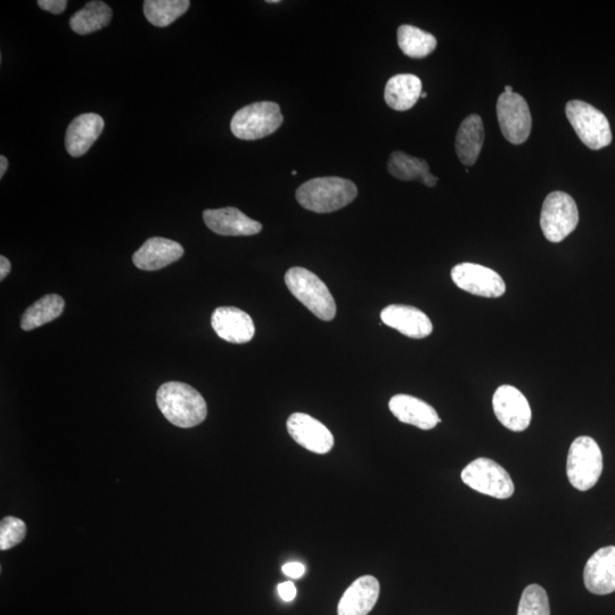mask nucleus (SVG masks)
Listing matches in <instances>:
<instances>
[{"label": "nucleus", "instance_id": "1", "mask_svg": "<svg viewBox=\"0 0 615 615\" xmlns=\"http://www.w3.org/2000/svg\"><path fill=\"white\" fill-rule=\"evenodd\" d=\"M157 403L163 416L182 429L194 428L208 415L207 403L201 393L182 382L161 385L157 393Z\"/></svg>", "mask_w": 615, "mask_h": 615}, {"label": "nucleus", "instance_id": "2", "mask_svg": "<svg viewBox=\"0 0 615 615\" xmlns=\"http://www.w3.org/2000/svg\"><path fill=\"white\" fill-rule=\"evenodd\" d=\"M358 188L341 177H319L308 180L297 191L302 208L316 213H330L347 207L357 198Z\"/></svg>", "mask_w": 615, "mask_h": 615}, {"label": "nucleus", "instance_id": "3", "mask_svg": "<svg viewBox=\"0 0 615 615\" xmlns=\"http://www.w3.org/2000/svg\"><path fill=\"white\" fill-rule=\"evenodd\" d=\"M287 289L303 306L322 321L330 322L336 315V303L325 283L310 270L293 267L285 275Z\"/></svg>", "mask_w": 615, "mask_h": 615}, {"label": "nucleus", "instance_id": "4", "mask_svg": "<svg viewBox=\"0 0 615 615\" xmlns=\"http://www.w3.org/2000/svg\"><path fill=\"white\" fill-rule=\"evenodd\" d=\"M284 119L280 105L274 102H258L237 111L231 122L235 137L242 141H257L273 135L280 129Z\"/></svg>", "mask_w": 615, "mask_h": 615}, {"label": "nucleus", "instance_id": "5", "mask_svg": "<svg viewBox=\"0 0 615 615\" xmlns=\"http://www.w3.org/2000/svg\"><path fill=\"white\" fill-rule=\"evenodd\" d=\"M603 472L600 446L590 437H579L572 442L568 454L567 473L571 486L587 491L592 489Z\"/></svg>", "mask_w": 615, "mask_h": 615}, {"label": "nucleus", "instance_id": "6", "mask_svg": "<svg viewBox=\"0 0 615 615\" xmlns=\"http://www.w3.org/2000/svg\"><path fill=\"white\" fill-rule=\"evenodd\" d=\"M565 114L580 141L590 150H601L612 143L610 122L604 114L582 101H570Z\"/></svg>", "mask_w": 615, "mask_h": 615}, {"label": "nucleus", "instance_id": "7", "mask_svg": "<svg viewBox=\"0 0 615 615\" xmlns=\"http://www.w3.org/2000/svg\"><path fill=\"white\" fill-rule=\"evenodd\" d=\"M579 211L576 201L564 192H553L544 201L540 227L549 242L560 243L577 228Z\"/></svg>", "mask_w": 615, "mask_h": 615}, {"label": "nucleus", "instance_id": "8", "mask_svg": "<svg viewBox=\"0 0 615 615\" xmlns=\"http://www.w3.org/2000/svg\"><path fill=\"white\" fill-rule=\"evenodd\" d=\"M462 480L466 486L480 494L497 499H507L514 494V483L510 474L489 458H478L465 467Z\"/></svg>", "mask_w": 615, "mask_h": 615}, {"label": "nucleus", "instance_id": "9", "mask_svg": "<svg viewBox=\"0 0 615 615\" xmlns=\"http://www.w3.org/2000/svg\"><path fill=\"white\" fill-rule=\"evenodd\" d=\"M497 117L500 130L508 142L521 145L531 134L532 118L529 105L515 93H503L497 102Z\"/></svg>", "mask_w": 615, "mask_h": 615}, {"label": "nucleus", "instance_id": "10", "mask_svg": "<svg viewBox=\"0 0 615 615\" xmlns=\"http://www.w3.org/2000/svg\"><path fill=\"white\" fill-rule=\"evenodd\" d=\"M451 278L459 289L477 297L500 298L506 292L502 276L495 270L471 262L455 266L451 270Z\"/></svg>", "mask_w": 615, "mask_h": 615}, {"label": "nucleus", "instance_id": "11", "mask_svg": "<svg viewBox=\"0 0 615 615\" xmlns=\"http://www.w3.org/2000/svg\"><path fill=\"white\" fill-rule=\"evenodd\" d=\"M492 406L497 420L506 429L513 432H522L529 428L531 423V408L523 393L512 385L499 387L492 399Z\"/></svg>", "mask_w": 615, "mask_h": 615}, {"label": "nucleus", "instance_id": "12", "mask_svg": "<svg viewBox=\"0 0 615 615\" xmlns=\"http://www.w3.org/2000/svg\"><path fill=\"white\" fill-rule=\"evenodd\" d=\"M286 426L292 439L311 453L324 455L330 453L334 447L332 432L310 415L292 414Z\"/></svg>", "mask_w": 615, "mask_h": 615}, {"label": "nucleus", "instance_id": "13", "mask_svg": "<svg viewBox=\"0 0 615 615\" xmlns=\"http://www.w3.org/2000/svg\"><path fill=\"white\" fill-rule=\"evenodd\" d=\"M213 330L219 338L235 344L248 343L254 338L256 327L251 316L235 307H219L211 317Z\"/></svg>", "mask_w": 615, "mask_h": 615}, {"label": "nucleus", "instance_id": "14", "mask_svg": "<svg viewBox=\"0 0 615 615\" xmlns=\"http://www.w3.org/2000/svg\"><path fill=\"white\" fill-rule=\"evenodd\" d=\"M205 225L213 233L223 236H252L262 231L259 221L236 208L209 209L203 212Z\"/></svg>", "mask_w": 615, "mask_h": 615}, {"label": "nucleus", "instance_id": "15", "mask_svg": "<svg viewBox=\"0 0 615 615\" xmlns=\"http://www.w3.org/2000/svg\"><path fill=\"white\" fill-rule=\"evenodd\" d=\"M381 319L385 325L412 339L428 338L433 331L431 319L415 307L403 305L385 307Z\"/></svg>", "mask_w": 615, "mask_h": 615}, {"label": "nucleus", "instance_id": "16", "mask_svg": "<svg viewBox=\"0 0 615 615\" xmlns=\"http://www.w3.org/2000/svg\"><path fill=\"white\" fill-rule=\"evenodd\" d=\"M586 588L595 595H609L615 592V546L601 549L590 557L585 571Z\"/></svg>", "mask_w": 615, "mask_h": 615}, {"label": "nucleus", "instance_id": "17", "mask_svg": "<svg viewBox=\"0 0 615 615\" xmlns=\"http://www.w3.org/2000/svg\"><path fill=\"white\" fill-rule=\"evenodd\" d=\"M184 256V248L178 242L152 237L133 256L134 265L146 272L167 267Z\"/></svg>", "mask_w": 615, "mask_h": 615}, {"label": "nucleus", "instance_id": "18", "mask_svg": "<svg viewBox=\"0 0 615 615\" xmlns=\"http://www.w3.org/2000/svg\"><path fill=\"white\" fill-rule=\"evenodd\" d=\"M104 126L103 118L96 113L80 114L73 120L65 135V147L71 157L86 154L103 133Z\"/></svg>", "mask_w": 615, "mask_h": 615}, {"label": "nucleus", "instance_id": "19", "mask_svg": "<svg viewBox=\"0 0 615 615\" xmlns=\"http://www.w3.org/2000/svg\"><path fill=\"white\" fill-rule=\"evenodd\" d=\"M380 582L373 576L358 578L343 594L338 615H367L380 596Z\"/></svg>", "mask_w": 615, "mask_h": 615}, {"label": "nucleus", "instance_id": "20", "mask_svg": "<svg viewBox=\"0 0 615 615\" xmlns=\"http://www.w3.org/2000/svg\"><path fill=\"white\" fill-rule=\"evenodd\" d=\"M389 408L401 423L416 426L421 430H432L441 422L436 409L412 396L392 397Z\"/></svg>", "mask_w": 615, "mask_h": 615}, {"label": "nucleus", "instance_id": "21", "mask_svg": "<svg viewBox=\"0 0 615 615\" xmlns=\"http://www.w3.org/2000/svg\"><path fill=\"white\" fill-rule=\"evenodd\" d=\"M485 142V128L478 114H471L459 126L456 135L457 157L464 166H473L477 162Z\"/></svg>", "mask_w": 615, "mask_h": 615}, {"label": "nucleus", "instance_id": "22", "mask_svg": "<svg viewBox=\"0 0 615 615\" xmlns=\"http://www.w3.org/2000/svg\"><path fill=\"white\" fill-rule=\"evenodd\" d=\"M388 170L390 175L404 182H421L428 187L438 183V177L431 174L428 162L404 152L396 151L390 155Z\"/></svg>", "mask_w": 615, "mask_h": 615}, {"label": "nucleus", "instance_id": "23", "mask_svg": "<svg viewBox=\"0 0 615 615\" xmlns=\"http://www.w3.org/2000/svg\"><path fill=\"white\" fill-rule=\"evenodd\" d=\"M422 95V81L414 75L392 77L384 89V100L391 109L407 111L414 108Z\"/></svg>", "mask_w": 615, "mask_h": 615}, {"label": "nucleus", "instance_id": "24", "mask_svg": "<svg viewBox=\"0 0 615 615\" xmlns=\"http://www.w3.org/2000/svg\"><path fill=\"white\" fill-rule=\"evenodd\" d=\"M112 10L108 4L94 0L87 3L70 19V28L76 34L85 36L108 27L112 20Z\"/></svg>", "mask_w": 615, "mask_h": 615}, {"label": "nucleus", "instance_id": "25", "mask_svg": "<svg viewBox=\"0 0 615 615\" xmlns=\"http://www.w3.org/2000/svg\"><path fill=\"white\" fill-rule=\"evenodd\" d=\"M65 302L60 295L48 294L30 306L21 319L23 331H32L35 328L55 321L64 311Z\"/></svg>", "mask_w": 615, "mask_h": 615}, {"label": "nucleus", "instance_id": "26", "mask_svg": "<svg viewBox=\"0 0 615 615\" xmlns=\"http://www.w3.org/2000/svg\"><path fill=\"white\" fill-rule=\"evenodd\" d=\"M398 45L403 53L410 59H424L436 51L437 38L420 28L401 26L397 32Z\"/></svg>", "mask_w": 615, "mask_h": 615}, {"label": "nucleus", "instance_id": "27", "mask_svg": "<svg viewBox=\"0 0 615 615\" xmlns=\"http://www.w3.org/2000/svg\"><path fill=\"white\" fill-rule=\"evenodd\" d=\"M190 0H146L144 14L153 26L166 28L190 8Z\"/></svg>", "mask_w": 615, "mask_h": 615}, {"label": "nucleus", "instance_id": "28", "mask_svg": "<svg viewBox=\"0 0 615 615\" xmlns=\"http://www.w3.org/2000/svg\"><path fill=\"white\" fill-rule=\"evenodd\" d=\"M518 615H551L546 590L539 585H530L524 589Z\"/></svg>", "mask_w": 615, "mask_h": 615}, {"label": "nucleus", "instance_id": "29", "mask_svg": "<svg viewBox=\"0 0 615 615\" xmlns=\"http://www.w3.org/2000/svg\"><path fill=\"white\" fill-rule=\"evenodd\" d=\"M27 535V526L21 519L7 516L0 522V549L8 551L22 543Z\"/></svg>", "mask_w": 615, "mask_h": 615}, {"label": "nucleus", "instance_id": "30", "mask_svg": "<svg viewBox=\"0 0 615 615\" xmlns=\"http://www.w3.org/2000/svg\"><path fill=\"white\" fill-rule=\"evenodd\" d=\"M38 6L41 10L59 15L67 10L68 2L67 0H39Z\"/></svg>", "mask_w": 615, "mask_h": 615}, {"label": "nucleus", "instance_id": "31", "mask_svg": "<svg viewBox=\"0 0 615 615\" xmlns=\"http://www.w3.org/2000/svg\"><path fill=\"white\" fill-rule=\"evenodd\" d=\"M278 594H280L284 602H292L297 597V587L292 581H285L278 585Z\"/></svg>", "mask_w": 615, "mask_h": 615}, {"label": "nucleus", "instance_id": "32", "mask_svg": "<svg viewBox=\"0 0 615 615\" xmlns=\"http://www.w3.org/2000/svg\"><path fill=\"white\" fill-rule=\"evenodd\" d=\"M282 571L285 574V576L291 579H300L303 576V574H305L306 567L305 565L301 563L291 562V563L284 564Z\"/></svg>", "mask_w": 615, "mask_h": 615}, {"label": "nucleus", "instance_id": "33", "mask_svg": "<svg viewBox=\"0 0 615 615\" xmlns=\"http://www.w3.org/2000/svg\"><path fill=\"white\" fill-rule=\"evenodd\" d=\"M11 262L4 256L0 257V281H4L11 272Z\"/></svg>", "mask_w": 615, "mask_h": 615}, {"label": "nucleus", "instance_id": "34", "mask_svg": "<svg viewBox=\"0 0 615 615\" xmlns=\"http://www.w3.org/2000/svg\"><path fill=\"white\" fill-rule=\"evenodd\" d=\"M8 168V160L2 155L0 157V178H3Z\"/></svg>", "mask_w": 615, "mask_h": 615}, {"label": "nucleus", "instance_id": "35", "mask_svg": "<svg viewBox=\"0 0 615 615\" xmlns=\"http://www.w3.org/2000/svg\"><path fill=\"white\" fill-rule=\"evenodd\" d=\"M504 93H510V94H511V93H514V92H513V88H512L511 86H506V87H505V92H504Z\"/></svg>", "mask_w": 615, "mask_h": 615}, {"label": "nucleus", "instance_id": "36", "mask_svg": "<svg viewBox=\"0 0 615 615\" xmlns=\"http://www.w3.org/2000/svg\"><path fill=\"white\" fill-rule=\"evenodd\" d=\"M426 96H428V94H426V93H422V95H421L422 98H426Z\"/></svg>", "mask_w": 615, "mask_h": 615}, {"label": "nucleus", "instance_id": "37", "mask_svg": "<svg viewBox=\"0 0 615 615\" xmlns=\"http://www.w3.org/2000/svg\"><path fill=\"white\" fill-rule=\"evenodd\" d=\"M297 174H298V172H297V171H295V170H294V171H292V175H293V176H295V175H297Z\"/></svg>", "mask_w": 615, "mask_h": 615}]
</instances>
